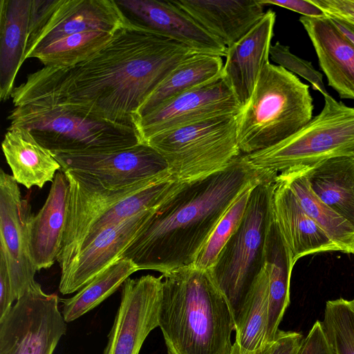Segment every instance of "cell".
<instances>
[{"mask_svg": "<svg viewBox=\"0 0 354 354\" xmlns=\"http://www.w3.org/2000/svg\"><path fill=\"white\" fill-rule=\"evenodd\" d=\"M196 53L129 19L93 56L68 68L44 66L15 87L11 97L15 106L57 105L135 127L136 115L145 100L175 68Z\"/></svg>", "mask_w": 354, "mask_h": 354, "instance_id": "cell-1", "label": "cell"}, {"mask_svg": "<svg viewBox=\"0 0 354 354\" xmlns=\"http://www.w3.org/2000/svg\"><path fill=\"white\" fill-rule=\"evenodd\" d=\"M277 174L257 169L245 154L224 168L183 182L153 210L120 258L165 274L193 266L227 210L249 186Z\"/></svg>", "mask_w": 354, "mask_h": 354, "instance_id": "cell-2", "label": "cell"}, {"mask_svg": "<svg viewBox=\"0 0 354 354\" xmlns=\"http://www.w3.org/2000/svg\"><path fill=\"white\" fill-rule=\"evenodd\" d=\"M159 326L168 354H232L235 323L208 270L162 274Z\"/></svg>", "mask_w": 354, "mask_h": 354, "instance_id": "cell-3", "label": "cell"}, {"mask_svg": "<svg viewBox=\"0 0 354 354\" xmlns=\"http://www.w3.org/2000/svg\"><path fill=\"white\" fill-rule=\"evenodd\" d=\"M62 172L69 183V194L64 234L57 258L61 271L102 229L155 208L183 183L169 174L112 187L82 171Z\"/></svg>", "mask_w": 354, "mask_h": 354, "instance_id": "cell-4", "label": "cell"}, {"mask_svg": "<svg viewBox=\"0 0 354 354\" xmlns=\"http://www.w3.org/2000/svg\"><path fill=\"white\" fill-rule=\"evenodd\" d=\"M309 86L283 67L268 63L237 115V138L243 154L272 147L313 118Z\"/></svg>", "mask_w": 354, "mask_h": 354, "instance_id": "cell-5", "label": "cell"}, {"mask_svg": "<svg viewBox=\"0 0 354 354\" xmlns=\"http://www.w3.org/2000/svg\"><path fill=\"white\" fill-rule=\"evenodd\" d=\"M275 179L263 180L253 187L239 227L208 270L228 303L235 328L250 291L264 266L267 234L273 216Z\"/></svg>", "mask_w": 354, "mask_h": 354, "instance_id": "cell-6", "label": "cell"}, {"mask_svg": "<svg viewBox=\"0 0 354 354\" xmlns=\"http://www.w3.org/2000/svg\"><path fill=\"white\" fill-rule=\"evenodd\" d=\"M8 119L10 127L29 130L52 153L106 151L141 143L133 127L112 123L57 105L32 103L18 106Z\"/></svg>", "mask_w": 354, "mask_h": 354, "instance_id": "cell-7", "label": "cell"}, {"mask_svg": "<svg viewBox=\"0 0 354 354\" xmlns=\"http://www.w3.org/2000/svg\"><path fill=\"white\" fill-rule=\"evenodd\" d=\"M245 155L257 169L277 174L335 156H354V108L326 95L321 112L295 133L272 147Z\"/></svg>", "mask_w": 354, "mask_h": 354, "instance_id": "cell-8", "label": "cell"}, {"mask_svg": "<svg viewBox=\"0 0 354 354\" xmlns=\"http://www.w3.org/2000/svg\"><path fill=\"white\" fill-rule=\"evenodd\" d=\"M237 115H222L157 134L145 143L166 160L172 177L191 181L226 167L241 153Z\"/></svg>", "mask_w": 354, "mask_h": 354, "instance_id": "cell-9", "label": "cell"}, {"mask_svg": "<svg viewBox=\"0 0 354 354\" xmlns=\"http://www.w3.org/2000/svg\"><path fill=\"white\" fill-rule=\"evenodd\" d=\"M59 301L35 281L0 319V354H53L67 329Z\"/></svg>", "mask_w": 354, "mask_h": 354, "instance_id": "cell-10", "label": "cell"}, {"mask_svg": "<svg viewBox=\"0 0 354 354\" xmlns=\"http://www.w3.org/2000/svg\"><path fill=\"white\" fill-rule=\"evenodd\" d=\"M129 20L114 0H32L24 59L62 37L93 30L116 32Z\"/></svg>", "mask_w": 354, "mask_h": 354, "instance_id": "cell-11", "label": "cell"}, {"mask_svg": "<svg viewBox=\"0 0 354 354\" xmlns=\"http://www.w3.org/2000/svg\"><path fill=\"white\" fill-rule=\"evenodd\" d=\"M242 105L222 73L137 119L141 142L164 131L222 115H237Z\"/></svg>", "mask_w": 354, "mask_h": 354, "instance_id": "cell-12", "label": "cell"}, {"mask_svg": "<svg viewBox=\"0 0 354 354\" xmlns=\"http://www.w3.org/2000/svg\"><path fill=\"white\" fill-rule=\"evenodd\" d=\"M53 155L62 171H82L112 187H125L170 174L165 158L145 142L106 151Z\"/></svg>", "mask_w": 354, "mask_h": 354, "instance_id": "cell-13", "label": "cell"}, {"mask_svg": "<svg viewBox=\"0 0 354 354\" xmlns=\"http://www.w3.org/2000/svg\"><path fill=\"white\" fill-rule=\"evenodd\" d=\"M162 276L128 278L103 354H139L149 334L159 326Z\"/></svg>", "mask_w": 354, "mask_h": 354, "instance_id": "cell-14", "label": "cell"}, {"mask_svg": "<svg viewBox=\"0 0 354 354\" xmlns=\"http://www.w3.org/2000/svg\"><path fill=\"white\" fill-rule=\"evenodd\" d=\"M31 208L12 176L0 169V254L5 258L16 301L35 281L28 243Z\"/></svg>", "mask_w": 354, "mask_h": 354, "instance_id": "cell-15", "label": "cell"}, {"mask_svg": "<svg viewBox=\"0 0 354 354\" xmlns=\"http://www.w3.org/2000/svg\"><path fill=\"white\" fill-rule=\"evenodd\" d=\"M153 209L143 212L121 223L102 229L81 248L68 266L61 271L59 292L62 295L77 292L120 259L123 251L135 238Z\"/></svg>", "mask_w": 354, "mask_h": 354, "instance_id": "cell-16", "label": "cell"}, {"mask_svg": "<svg viewBox=\"0 0 354 354\" xmlns=\"http://www.w3.org/2000/svg\"><path fill=\"white\" fill-rule=\"evenodd\" d=\"M116 3L148 29L199 53L223 57L227 47L206 32L173 0H120Z\"/></svg>", "mask_w": 354, "mask_h": 354, "instance_id": "cell-17", "label": "cell"}, {"mask_svg": "<svg viewBox=\"0 0 354 354\" xmlns=\"http://www.w3.org/2000/svg\"><path fill=\"white\" fill-rule=\"evenodd\" d=\"M276 13L267 10L243 37L227 48L222 75L242 106L249 100L264 67L270 63Z\"/></svg>", "mask_w": 354, "mask_h": 354, "instance_id": "cell-18", "label": "cell"}, {"mask_svg": "<svg viewBox=\"0 0 354 354\" xmlns=\"http://www.w3.org/2000/svg\"><path fill=\"white\" fill-rule=\"evenodd\" d=\"M173 1L227 48L243 37L266 13L259 0Z\"/></svg>", "mask_w": 354, "mask_h": 354, "instance_id": "cell-19", "label": "cell"}, {"mask_svg": "<svg viewBox=\"0 0 354 354\" xmlns=\"http://www.w3.org/2000/svg\"><path fill=\"white\" fill-rule=\"evenodd\" d=\"M68 194V181L64 172L58 171L44 205L29 218V251L37 271L49 268L57 261L64 234Z\"/></svg>", "mask_w": 354, "mask_h": 354, "instance_id": "cell-20", "label": "cell"}, {"mask_svg": "<svg viewBox=\"0 0 354 354\" xmlns=\"http://www.w3.org/2000/svg\"><path fill=\"white\" fill-rule=\"evenodd\" d=\"M272 207L274 218L294 264L308 254L340 251L326 232L306 214L290 187L277 176L274 183Z\"/></svg>", "mask_w": 354, "mask_h": 354, "instance_id": "cell-21", "label": "cell"}, {"mask_svg": "<svg viewBox=\"0 0 354 354\" xmlns=\"http://www.w3.org/2000/svg\"><path fill=\"white\" fill-rule=\"evenodd\" d=\"M328 85L342 99L354 100V45L328 17H301Z\"/></svg>", "mask_w": 354, "mask_h": 354, "instance_id": "cell-22", "label": "cell"}, {"mask_svg": "<svg viewBox=\"0 0 354 354\" xmlns=\"http://www.w3.org/2000/svg\"><path fill=\"white\" fill-rule=\"evenodd\" d=\"M1 147L12 176L27 189L33 186L42 188L48 182H53L56 173L61 171L53 153L25 128L10 126Z\"/></svg>", "mask_w": 354, "mask_h": 354, "instance_id": "cell-23", "label": "cell"}, {"mask_svg": "<svg viewBox=\"0 0 354 354\" xmlns=\"http://www.w3.org/2000/svg\"><path fill=\"white\" fill-rule=\"evenodd\" d=\"M32 0L0 1V98L11 97L25 61Z\"/></svg>", "mask_w": 354, "mask_h": 354, "instance_id": "cell-24", "label": "cell"}, {"mask_svg": "<svg viewBox=\"0 0 354 354\" xmlns=\"http://www.w3.org/2000/svg\"><path fill=\"white\" fill-rule=\"evenodd\" d=\"M301 167L313 192L354 226V156H335Z\"/></svg>", "mask_w": 354, "mask_h": 354, "instance_id": "cell-25", "label": "cell"}, {"mask_svg": "<svg viewBox=\"0 0 354 354\" xmlns=\"http://www.w3.org/2000/svg\"><path fill=\"white\" fill-rule=\"evenodd\" d=\"M264 264L268 276L267 344L275 340L289 305L290 277L295 265L274 216L267 234Z\"/></svg>", "mask_w": 354, "mask_h": 354, "instance_id": "cell-26", "label": "cell"}, {"mask_svg": "<svg viewBox=\"0 0 354 354\" xmlns=\"http://www.w3.org/2000/svg\"><path fill=\"white\" fill-rule=\"evenodd\" d=\"M290 187L306 214L326 232L339 250L354 254V226L320 200L309 187L303 167L277 175Z\"/></svg>", "mask_w": 354, "mask_h": 354, "instance_id": "cell-27", "label": "cell"}, {"mask_svg": "<svg viewBox=\"0 0 354 354\" xmlns=\"http://www.w3.org/2000/svg\"><path fill=\"white\" fill-rule=\"evenodd\" d=\"M223 64L221 57L194 53L175 68L145 100L135 122L170 99L217 77Z\"/></svg>", "mask_w": 354, "mask_h": 354, "instance_id": "cell-28", "label": "cell"}, {"mask_svg": "<svg viewBox=\"0 0 354 354\" xmlns=\"http://www.w3.org/2000/svg\"><path fill=\"white\" fill-rule=\"evenodd\" d=\"M268 320V276L264 264L236 324L232 354H248L263 346Z\"/></svg>", "mask_w": 354, "mask_h": 354, "instance_id": "cell-29", "label": "cell"}, {"mask_svg": "<svg viewBox=\"0 0 354 354\" xmlns=\"http://www.w3.org/2000/svg\"><path fill=\"white\" fill-rule=\"evenodd\" d=\"M137 267L129 259L120 258L97 275L73 297L62 299V315L66 323L91 311L114 293Z\"/></svg>", "mask_w": 354, "mask_h": 354, "instance_id": "cell-30", "label": "cell"}, {"mask_svg": "<svg viewBox=\"0 0 354 354\" xmlns=\"http://www.w3.org/2000/svg\"><path fill=\"white\" fill-rule=\"evenodd\" d=\"M116 32L93 30L73 34L36 49L28 58H36L44 66L71 67L103 48Z\"/></svg>", "mask_w": 354, "mask_h": 354, "instance_id": "cell-31", "label": "cell"}, {"mask_svg": "<svg viewBox=\"0 0 354 354\" xmlns=\"http://www.w3.org/2000/svg\"><path fill=\"white\" fill-rule=\"evenodd\" d=\"M259 183L247 187L222 216L198 254L193 265L194 268L208 270L214 264L218 255L239 227L245 214L252 189Z\"/></svg>", "mask_w": 354, "mask_h": 354, "instance_id": "cell-32", "label": "cell"}, {"mask_svg": "<svg viewBox=\"0 0 354 354\" xmlns=\"http://www.w3.org/2000/svg\"><path fill=\"white\" fill-rule=\"evenodd\" d=\"M322 324L335 354H354V299L326 301Z\"/></svg>", "mask_w": 354, "mask_h": 354, "instance_id": "cell-33", "label": "cell"}, {"mask_svg": "<svg viewBox=\"0 0 354 354\" xmlns=\"http://www.w3.org/2000/svg\"><path fill=\"white\" fill-rule=\"evenodd\" d=\"M270 57L278 66L308 81L313 89L319 91L324 97L329 95L324 86L322 74L315 70L310 62L292 54L289 46L277 41L270 47Z\"/></svg>", "mask_w": 354, "mask_h": 354, "instance_id": "cell-34", "label": "cell"}, {"mask_svg": "<svg viewBox=\"0 0 354 354\" xmlns=\"http://www.w3.org/2000/svg\"><path fill=\"white\" fill-rule=\"evenodd\" d=\"M297 354H335L325 335L322 322L317 321L303 338Z\"/></svg>", "mask_w": 354, "mask_h": 354, "instance_id": "cell-35", "label": "cell"}, {"mask_svg": "<svg viewBox=\"0 0 354 354\" xmlns=\"http://www.w3.org/2000/svg\"><path fill=\"white\" fill-rule=\"evenodd\" d=\"M329 18L343 20L354 26V0H311Z\"/></svg>", "mask_w": 354, "mask_h": 354, "instance_id": "cell-36", "label": "cell"}, {"mask_svg": "<svg viewBox=\"0 0 354 354\" xmlns=\"http://www.w3.org/2000/svg\"><path fill=\"white\" fill-rule=\"evenodd\" d=\"M263 6H277L301 14L304 17L322 18L326 15L322 8L311 0H259Z\"/></svg>", "mask_w": 354, "mask_h": 354, "instance_id": "cell-37", "label": "cell"}, {"mask_svg": "<svg viewBox=\"0 0 354 354\" xmlns=\"http://www.w3.org/2000/svg\"><path fill=\"white\" fill-rule=\"evenodd\" d=\"M15 301L8 265L0 254V319L9 312Z\"/></svg>", "mask_w": 354, "mask_h": 354, "instance_id": "cell-38", "label": "cell"}, {"mask_svg": "<svg viewBox=\"0 0 354 354\" xmlns=\"http://www.w3.org/2000/svg\"><path fill=\"white\" fill-rule=\"evenodd\" d=\"M303 338L299 333L279 330L271 354H297Z\"/></svg>", "mask_w": 354, "mask_h": 354, "instance_id": "cell-39", "label": "cell"}, {"mask_svg": "<svg viewBox=\"0 0 354 354\" xmlns=\"http://www.w3.org/2000/svg\"><path fill=\"white\" fill-rule=\"evenodd\" d=\"M330 19L338 30L354 45V26L339 19Z\"/></svg>", "mask_w": 354, "mask_h": 354, "instance_id": "cell-40", "label": "cell"}, {"mask_svg": "<svg viewBox=\"0 0 354 354\" xmlns=\"http://www.w3.org/2000/svg\"><path fill=\"white\" fill-rule=\"evenodd\" d=\"M274 342L267 343L263 346L260 348L259 349H257V350H256L253 352L249 353L248 354H271L272 348H273Z\"/></svg>", "mask_w": 354, "mask_h": 354, "instance_id": "cell-41", "label": "cell"}]
</instances>
